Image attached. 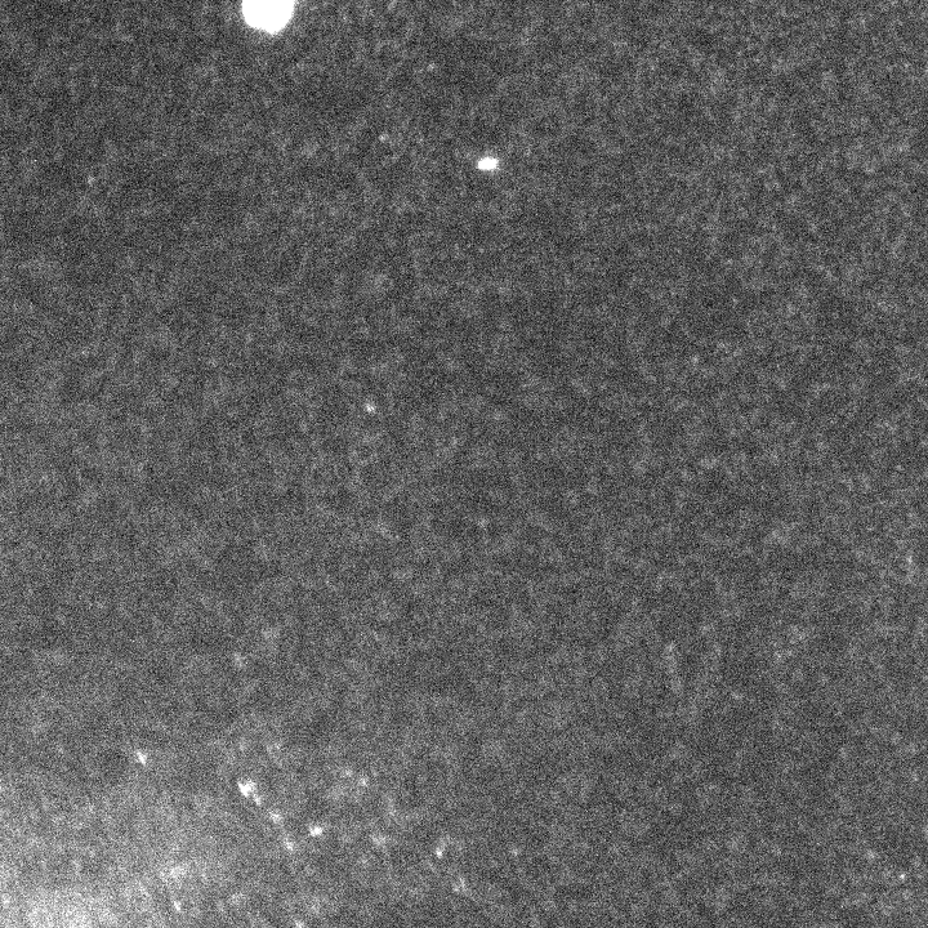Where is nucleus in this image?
Segmentation results:
<instances>
[{"label":"nucleus","mask_w":928,"mask_h":928,"mask_svg":"<svg viewBox=\"0 0 928 928\" xmlns=\"http://www.w3.org/2000/svg\"><path fill=\"white\" fill-rule=\"evenodd\" d=\"M292 0H245L247 19L261 29H279L288 21Z\"/></svg>","instance_id":"nucleus-1"}]
</instances>
